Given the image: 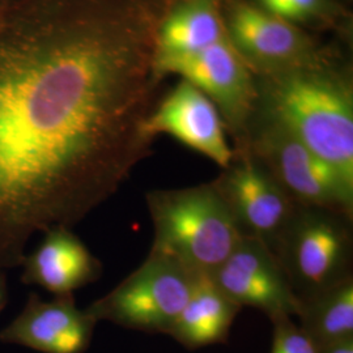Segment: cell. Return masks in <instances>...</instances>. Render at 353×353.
<instances>
[{"instance_id": "1", "label": "cell", "mask_w": 353, "mask_h": 353, "mask_svg": "<svg viewBox=\"0 0 353 353\" xmlns=\"http://www.w3.org/2000/svg\"><path fill=\"white\" fill-rule=\"evenodd\" d=\"M179 0H13L0 8V271L72 228L151 154L157 36Z\"/></svg>"}, {"instance_id": "2", "label": "cell", "mask_w": 353, "mask_h": 353, "mask_svg": "<svg viewBox=\"0 0 353 353\" xmlns=\"http://www.w3.org/2000/svg\"><path fill=\"white\" fill-rule=\"evenodd\" d=\"M256 113L274 121L353 186L351 84L321 64L267 74Z\"/></svg>"}, {"instance_id": "3", "label": "cell", "mask_w": 353, "mask_h": 353, "mask_svg": "<svg viewBox=\"0 0 353 353\" xmlns=\"http://www.w3.org/2000/svg\"><path fill=\"white\" fill-rule=\"evenodd\" d=\"M145 202L154 232L151 250L176 259L198 275H211L242 239L214 182L152 190Z\"/></svg>"}, {"instance_id": "4", "label": "cell", "mask_w": 353, "mask_h": 353, "mask_svg": "<svg viewBox=\"0 0 353 353\" xmlns=\"http://www.w3.org/2000/svg\"><path fill=\"white\" fill-rule=\"evenodd\" d=\"M352 219L299 205L275 255L299 300L352 276Z\"/></svg>"}, {"instance_id": "5", "label": "cell", "mask_w": 353, "mask_h": 353, "mask_svg": "<svg viewBox=\"0 0 353 353\" xmlns=\"http://www.w3.org/2000/svg\"><path fill=\"white\" fill-rule=\"evenodd\" d=\"M239 148L250 152L299 205L352 219V185L274 121L255 113Z\"/></svg>"}, {"instance_id": "6", "label": "cell", "mask_w": 353, "mask_h": 353, "mask_svg": "<svg viewBox=\"0 0 353 353\" xmlns=\"http://www.w3.org/2000/svg\"><path fill=\"white\" fill-rule=\"evenodd\" d=\"M199 276L176 259L150 250L135 271L87 312L97 322L109 321L122 327L168 335Z\"/></svg>"}, {"instance_id": "7", "label": "cell", "mask_w": 353, "mask_h": 353, "mask_svg": "<svg viewBox=\"0 0 353 353\" xmlns=\"http://www.w3.org/2000/svg\"><path fill=\"white\" fill-rule=\"evenodd\" d=\"M156 71L161 79L174 74L201 89L219 109L237 147L245 143L258 108V85L229 34L201 50L156 59Z\"/></svg>"}, {"instance_id": "8", "label": "cell", "mask_w": 353, "mask_h": 353, "mask_svg": "<svg viewBox=\"0 0 353 353\" xmlns=\"http://www.w3.org/2000/svg\"><path fill=\"white\" fill-rule=\"evenodd\" d=\"M234 151L232 164L212 182L227 203L242 237L261 241L275 252L299 204L246 148Z\"/></svg>"}, {"instance_id": "9", "label": "cell", "mask_w": 353, "mask_h": 353, "mask_svg": "<svg viewBox=\"0 0 353 353\" xmlns=\"http://www.w3.org/2000/svg\"><path fill=\"white\" fill-rule=\"evenodd\" d=\"M228 34L250 68L275 74L318 63L303 30L245 0H221Z\"/></svg>"}, {"instance_id": "10", "label": "cell", "mask_w": 353, "mask_h": 353, "mask_svg": "<svg viewBox=\"0 0 353 353\" xmlns=\"http://www.w3.org/2000/svg\"><path fill=\"white\" fill-rule=\"evenodd\" d=\"M210 276L241 307L258 309L271 321L297 316L300 301L276 255L261 241L242 237Z\"/></svg>"}, {"instance_id": "11", "label": "cell", "mask_w": 353, "mask_h": 353, "mask_svg": "<svg viewBox=\"0 0 353 353\" xmlns=\"http://www.w3.org/2000/svg\"><path fill=\"white\" fill-rule=\"evenodd\" d=\"M227 126L212 100L201 89L181 80L154 105L145 119L144 132L154 139L169 135L225 169L236 157L225 135Z\"/></svg>"}, {"instance_id": "12", "label": "cell", "mask_w": 353, "mask_h": 353, "mask_svg": "<svg viewBox=\"0 0 353 353\" xmlns=\"http://www.w3.org/2000/svg\"><path fill=\"white\" fill-rule=\"evenodd\" d=\"M96 325L87 309L76 306L74 294L46 301L32 293L21 313L0 331V341L42 353H84Z\"/></svg>"}, {"instance_id": "13", "label": "cell", "mask_w": 353, "mask_h": 353, "mask_svg": "<svg viewBox=\"0 0 353 353\" xmlns=\"http://www.w3.org/2000/svg\"><path fill=\"white\" fill-rule=\"evenodd\" d=\"M43 234V240L20 265L23 283L63 296L74 294L101 276V262L71 228H52Z\"/></svg>"}, {"instance_id": "14", "label": "cell", "mask_w": 353, "mask_h": 353, "mask_svg": "<svg viewBox=\"0 0 353 353\" xmlns=\"http://www.w3.org/2000/svg\"><path fill=\"white\" fill-rule=\"evenodd\" d=\"M241 309L240 305L220 290L210 275H201L168 335L188 350L227 343Z\"/></svg>"}, {"instance_id": "15", "label": "cell", "mask_w": 353, "mask_h": 353, "mask_svg": "<svg viewBox=\"0 0 353 353\" xmlns=\"http://www.w3.org/2000/svg\"><path fill=\"white\" fill-rule=\"evenodd\" d=\"M227 34L221 0H179L159 30L156 59L201 50Z\"/></svg>"}, {"instance_id": "16", "label": "cell", "mask_w": 353, "mask_h": 353, "mask_svg": "<svg viewBox=\"0 0 353 353\" xmlns=\"http://www.w3.org/2000/svg\"><path fill=\"white\" fill-rule=\"evenodd\" d=\"M299 301V326L316 347L353 336V276Z\"/></svg>"}, {"instance_id": "17", "label": "cell", "mask_w": 353, "mask_h": 353, "mask_svg": "<svg viewBox=\"0 0 353 353\" xmlns=\"http://www.w3.org/2000/svg\"><path fill=\"white\" fill-rule=\"evenodd\" d=\"M256 6L294 26L327 24L338 17V7L331 0H256Z\"/></svg>"}, {"instance_id": "18", "label": "cell", "mask_w": 353, "mask_h": 353, "mask_svg": "<svg viewBox=\"0 0 353 353\" xmlns=\"http://www.w3.org/2000/svg\"><path fill=\"white\" fill-rule=\"evenodd\" d=\"M274 338L271 353H318L316 343L292 316H280L272 321Z\"/></svg>"}, {"instance_id": "19", "label": "cell", "mask_w": 353, "mask_h": 353, "mask_svg": "<svg viewBox=\"0 0 353 353\" xmlns=\"http://www.w3.org/2000/svg\"><path fill=\"white\" fill-rule=\"evenodd\" d=\"M318 353H353V336L322 344L318 347Z\"/></svg>"}, {"instance_id": "20", "label": "cell", "mask_w": 353, "mask_h": 353, "mask_svg": "<svg viewBox=\"0 0 353 353\" xmlns=\"http://www.w3.org/2000/svg\"><path fill=\"white\" fill-rule=\"evenodd\" d=\"M7 300H8V290H7L6 272L0 271V312L4 309Z\"/></svg>"}, {"instance_id": "21", "label": "cell", "mask_w": 353, "mask_h": 353, "mask_svg": "<svg viewBox=\"0 0 353 353\" xmlns=\"http://www.w3.org/2000/svg\"><path fill=\"white\" fill-rule=\"evenodd\" d=\"M13 0H0V8H3V7H6L7 4H10V3H12Z\"/></svg>"}]
</instances>
